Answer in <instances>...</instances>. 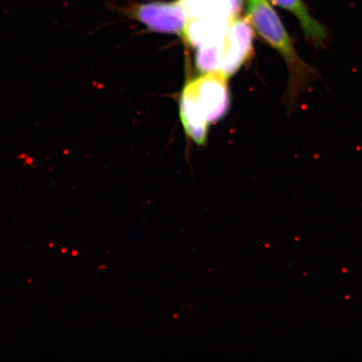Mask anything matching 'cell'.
Instances as JSON below:
<instances>
[{"label": "cell", "mask_w": 362, "mask_h": 362, "mask_svg": "<svg viewBox=\"0 0 362 362\" xmlns=\"http://www.w3.org/2000/svg\"><path fill=\"white\" fill-rule=\"evenodd\" d=\"M228 78L219 71L189 81L180 95V117L188 137L198 146L207 141L209 125L223 119L230 107Z\"/></svg>", "instance_id": "1"}, {"label": "cell", "mask_w": 362, "mask_h": 362, "mask_svg": "<svg viewBox=\"0 0 362 362\" xmlns=\"http://www.w3.org/2000/svg\"><path fill=\"white\" fill-rule=\"evenodd\" d=\"M247 20L253 30L286 62L288 69V97L293 102L317 76L315 68L298 56L291 35L268 0H247Z\"/></svg>", "instance_id": "2"}, {"label": "cell", "mask_w": 362, "mask_h": 362, "mask_svg": "<svg viewBox=\"0 0 362 362\" xmlns=\"http://www.w3.org/2000/svg\"><path fill=\"white\" fill-rule=\"evenodd\" d=\"M107 7L129 21L143 25L153 33L170 34L184 40L189 16L181 0L177 1L127 2L117 4L115 0Z\"/></svg>", "instance_id": "3"}, {"label": "cell", "mask_w": 362, "mask_h": 362, "mask_svg": "<svg viewBox=\"0 0 362 362\" xmlns=\"http://www.w3.org/2000/svg\"><path fill=\"white\" fill-rule=\"evenodd\" d=\"M253 34L252 26L247 18L238 16L230 22L219 69L226 78L236 74L252 56Z\"/></svg>", "instance_id": "4"}, {"label": "cell", "mask_w": 362, "mask_h": 362, "mask_svg": "<svg viewBox=\"0 0 362 362\" xmlns=\"http://www.w3.org/2000/svg\"><path fill=\"white\" fill-rule=\"evenodd\" d=\"M275 6L281 7L296 17L303 33L315 47L327 45L329 34L327 27L311 15L304 0H270Z\"/></svg>", "instance_id": "5"}, {"label": "cell", "mask_w": 362, "mask_h": 362, "mask_svg": "<svg viewBox=\"0 0 362 362\" xmlns=\"http://www.w3.org/2000/svg\"><path fill=\"white\" fill-rule=\"evenodd\" d=\"M189 16L196 18H218L232 21L239 16L243 0H181Z\"/></svg>", "instance_id": "6"}, {"label": "cell", "mask_w": 362, "mask_h": 362, "mask_svg": "<svg viewBox=\"0 0 362 362\" xmlns=\"http://www.w3.org/2000/svg\"><path fill=\"white\" fill-rule=\"evenodd\" d=\"M225 38L218 42L202 45L197 48L194 62L197 69L202 74L219 71Z\"/></svg>", "instance_id": "7"}]
</instances>
